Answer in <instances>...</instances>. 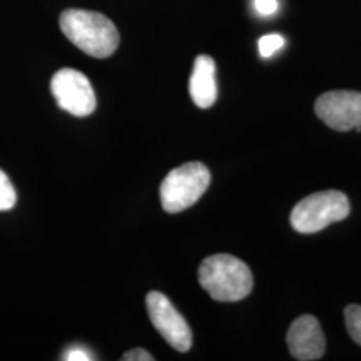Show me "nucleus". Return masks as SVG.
Masks as SVG:
<instances>
[{
	"label": "nucleus",
	"mask_w": 361,
	"mask_h": 361,
	"mask_svg": "<svg viewBox=\"0 0 361 361\" xmlns=\"http://www.w3.org/2000/svg\"><path fill=\"white\" fill-rule=\"evenodd\" d=\"M59 25L66 38L94 58L110 56L119 44L116 27L102 13L75 8L66 10L61 15Z\"/></svg>",
	"instance_id": "obj_1"
},
{
	"label": "nucleus",
	"mask_w": 361,
	"mask_h": 361,
	"mask_svg": "<svg viewBox=\"0 0 361 361\" xmlns=\"http://www.w3.org/2000/svg\"><path fill=\"white\" fill-rule=\"evenodd\" d=\"M198 280L212 298L222 302L240 301L253 288V276L249 267L231 255L205 258L198 269Z\"/></svg>",
	"instance_id": "obj_2"
},
{
	"label": "nucleus",
	"mask_w": 361,
	"mask_h": 361,
	"mask_svg": "<svg viewBox=\"0 0 361 361\" xmlns=\"http://www.w3.org/2000/svg\"><path fill=\"white\" fill-rule=\"evenodd\" d=\"M349 212L350 205L345 194L325 190L301 200L292 210L290 224L297 232L310 234L347 219Z\"/></svg>",
	"instance_id": "obj_3"
},
{
	"label": "nucleus",
	"mask_w": 361,
	"mask_h": 361,
	"mask_svg": "<svg viewBox=\"0 0 361 361\" xmlns=\"http://www.w3.org/2000/svg\"><path fill=\"white\" fill-rule=\"evenodd\" d=\"M210 180L209 169L201 162L183 164L171 170L159 189L164 210L176 214L193 207L207 192Z\"/></svg>",
	"instance_id": "obj_4"
},
{
	"label": "nucleus",
	"mask_w": 361,
	"mask_h": 361,
	"mask_svg": "<svg viewBox=\"0 0 361 361\" xmlns=\"http://www.w3.org/2000/svg\"><path fill=\"white\" fill-rule=\"evenodd\" d=\"M51 92L56 104L75 116L92 114L97 106L90 80L73 68L59 70L51 79Z\"/></svg>",
	"instance_id": "obj_5"
},
{
	"label": "nucleus",
	"mask_w": 361,
	"mask_h": 361,
	"mask_svg": "<svg viewBox=\"0 0 361 361\" xmlns=\"http://www.w3.org/2000/svg\"><path fill=\"white\" fill-rule=\"evenodd\" d=\"M146 308L155 329L168 341L169 345L178 352L190 349L192 331L168 297L155 290L150 292L146 296Z\"/></svg>",
	"instance_id": "obj_6"
},
{
	"label": "nucleus",
	"mask_w": 361,
	"mask_h": 361,
	"mask_svg": "<svg viewBox=\"0 0 361 361\" xmlns=\"http://www.w3.org/2000/svg\"><path fill=\"white\" fill-rule=\"evenodd\" d=\"M314 110L326 126L337 131H361V92L329 91L317 98Z\"/></svg>",
	"instance_id": "obj_7"
},
{
	"label": "nucleus",
	"mask_w": 361,
	"mask_h": 361,
	"mask_svg": "<svg viewBox=\"0 0 361 361\" xmlns=\"http://www.w3.org/2000/svg\"><path fill=\"white\" fill-rule=\"evenodd\" d=\"M288 348L300 361L319 360L325 352V337L320 323L310 314L300 316L286 335Z\"/></svg>",
	"instance_id": "obj_8"
},
{
	"label": "nucleus",
	"mask_w": 361,
	"mask_h": 361,
	"mask_svg": "<svg viewBox=\"0 0 361 361\" xmlns=\"http://www.w3.org/2000/svg\"><path fill=\"white\" fill-rule=\"evenodd\" d=\"M189 92L194 104L201 109H209L216 102L219 94L216 63L210 56H197L189 80Z\"/></svg>",
	"instance_id": "obj_9"
},
{
	"label": "nucleus",
	"mask_w": 361,
	"mask_h": 361,
	"mask_svg": "<svg viewBox=\"0 0 361 361\" xmlns=\"http://www.w3.org/2000/svg\"><path fill=\"white\" fill-rule=\"evenodd\" d=\"M345 325L348 334L359 345H361V305L352 304L345 308Z\"/></svg>",
	"instance_id": "obj_10"
},
{
	"label": "nucleus",
	"mask_w": 361,
	"mask_h": 361,
	"mask_svg": "<svg viewBox=\"0 0 361 361\" xmlns=\"http://www.w3.org/2000/svg\"><path fill=\"white\" fill-rule=\"evenodd\" d=\"M16 204V192L7 174L0 170V212L10 210Z\"/></svg>",
	"instance_id": "obj_11"
},
{
	"label": "nucleus",
	"mask_w": 361,
	"mask_h": 361,
	"mask_svg": "<svg viewBox=\"0 0 361 361\" xmlns=\"http://www.w3.org/2000/svg\"><path fill=\"white\" fill-rule=\"evenodd\" d=\"M285 44V40L281 35L279 34H271L265 35L259 39L258 42V49L262 58H271L274 52L279 51Z\"/></svg>",
	"instance_id": "obj_12"
},
{
	"label": "nucleus",
	"mask_w": 361,
	"mask_h": 361,
	"mask_svg": "<svg viewBox=\"0 0 361 361\" xmlns=\"http://www.w3.org/2000/svg\"><path fill=\"white\" fill-rule=\"evenodd\" d=\"M63 360L67 361H90L94 360L90 352L80 345H75L67 349L63 356Z\"/></svg>",
	"instance_id": "obj_13"
},
{
	"label": "nucleus",
	"mask_w": 361,
	"mask_h": 361,
	"mask_svg": "<svg viewBox=\"0 0 361 361\" xmlns=\"http://www.w3.org/2000/svg\"><path fill=\"white\" fill-rule=\"evenodd\" d=\"M255 8L259 15L268 16L277 11L279 3L277 0H255Z\"/></svg>",
	"instance_id": "obj_14"
},
{
	"label": "nucleus",
	"mask_w": 361,
	"mask_h": 361,
	"mask_svg": "<svg viewBox=\"0 0 361 361\" xmlns=\"http://www.w3.org/2000/svg\"><path fill=\"white\" fill-rule=\"evenodd\" d=\"M122 360L125 361H153L154 357L142 348H135L133 350H129L128 353L123 355Z\"/></svg>",
	"instance_id": "obj_15"
}]
</instances>
